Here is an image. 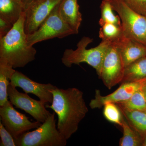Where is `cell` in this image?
I'll return each mask as SVG.
<instances>
[{
    "label": "cell",
    "instance_id": "obj_11",
    "mask_svg": "<svg viewBox=\"0 0 146 146\" xmlns=\"http://www.w3.org/2000/svg\"><path fill=\"white\" fill-rule=\"evenodd\" d=\"M10 84L15 87H20L27 94H34L43 104H52V90L56 86L51 84H41L33 81L23 73L15 71L11 78Z\"/></svg>",
    "mask_w": 146,
    "mask_h": 146
},
{
    "label": "cell",
    "instance_id": "obj_3",
    "mask_svg": "<svg viewBox=\"0 0 146 146\" xmlns=\"http://www.w3.org/2000/svg\"><path fill=\"white\" fill-rule=\"evenodd\" d=\"M93 41L90 37L83 36L77 44V48L75 50H65L61 58L63 65L70 68L73 64L79 65L81 63H86L96 70L99 76L105 55L111 43L102 41L96 47L89 49L86 48Z\"/></svg>",
    "mask_w": 146,
    "mask_h": 146
},
{
    "label": "cell",
    "instance_id": "obj_22",
    "mask_svg": "<svg viewBox=\"0 0 146 146\" xmlns=\"http://www.w3.org/2000/svg\"><path fill=\"white\" fill-rule=\"evenodd\" d=\"M100 9L101 17L99 22L100 26L106 23L121 26L119 16L115 15L114 13L111 0H103L101 4Z\"/></svg>",
    "mask_w": 146,
    "mask_h": 146
},
{
    "label": "cell",
    "instance_id": "obj_2",
    "mask_svg": "<svg viewBox=\"0 0 146 146\" xmlns=\"http://www.w3.org/2000/svg\"><path fill=\"white\" fill-rule=\"evenodd\" d=\"M25 12L5 36L0 38V63L23 68L35 58L36 50L30 46L25 30Z\"/></svg>",
    "mask_w": 146,
    "mask_h": 146
},
{
    "label": "cell",
    "instance_id": "obj_19",
    "mask_svg": "<svg viewBox=\"0 0 146 146\" xmlns=\"http://www.w3.org/2000/svg\"><path fill=\"white\" fill-rule=\"evenodd\" d=\"M16 71L10 65L0 63V106L8 100L7 88Z\"/></svg>",
    "mask_w": 146,
    "mask_h": 146
},
{
    "label": "cell",
    "instance_id": "obj_13",
    "mask_svg": "<svg viewBox=\"0 0 146 146\" xmlns=\"http://www.w3.org/2000/svg\"><path fill=\"white\" fill-rule=\"evenodd\" d=\"M125 67L139 58L146 56V46L124 35L117 43Z\"/></svg>",
    "mask_w": 146,
    "mask_h": 146
},
{
    "label": "cell",
    "instance_id": "obj_6",
    "mask_svg": "<svg viewBox=\"0 0 146 146\" xmlns=\"http://www.w3.org/2000/svg\"><path fill=\"white\" fill-rule=\"evenodd\" d=\"M60 3L53 9L36 31L27 35L29 46H33L36 43L48 39L62 38L76 34L60 16L59 12Z\"/></svg>",
    "mask_w": 146,
    "mask_h": 146
},
{
    "label": "cell",
    "instance_id": "obj_10",
    "mask_svg": "<svg viewBox=\"0 0 146 146\" xmlns=\"http://www.w3.org/2000/svg\"><path fill=\"white\" fill-rule=\"evenodd\" d=\"M62 0H31L25 11V30L27 35L36 31Z\"/></svg>",
    "mask_w": 146,
    "mask_h": 146
},
{
    "label": "cell",
    "instance_id": "obj_29",
    "mask_svg": "<svg viewBox=\"0 0 146 146\" xmlns=\"http://www.w3.org/2000/svg\"><path fill=\"white\" fill-rule=\"evenodd\" d=\"M26 5L28 3H29L31 0H21Z\"/></svg>",
    "mask_w": 146,
    "mask_h": 146
},
{
    "label": "cell",
    "instance_id": "obj_9",
    "mask_svg": "<svg viewBox=\"0 0 146 146\" xmlns=\"http://www.w3.org/2000/svg\"><path fill=\"white\" fill-rule=\"evenodd\" d=\"M7 95L13 105L28 113L37 121L44 122L51 114L40 100L33 99L26 93L19 92L10 84L7 88Z\"/></svg>",
    "mask_w": 146,
    "mask_h": 146
},
{
    "label": "cell",
    "instance_id": "obj_8",
    "mask_svg": "<svg viewBox=\"0 0 146 146\" xmlns=\"http://www.w3.org/2000/svg\"><path fill=\"white\" fill-rule=\"evenodd\" d=\"M9 100L0 107L1 121L14 140L31 129H36L42 125L39 122H31L25 115L13 108Z\"/></svg>",
    "mask_w": 146,
    "mask_h": 146
},
{
    "label": "cell",
    "instance_id": "obj_17",
    "mask_svg": "<svg viewBox=\"0 0 146 146\" xmlns=\"http://www.w3.org/2000/svg\"><path fill=\"white\" fill-rule=\"evenodd\" d=\"M145 80H146V56L126 66L121 83Z\"/></svg>",
    "mask_w": 146,
    "mask_h": 146
},
{
    "label": "cell",
    "instance_id": "obj_25",
    "mask_svg": "<svg viewBox=\"0 0 146 146\" xmlns=\"http://www.w3.org/2000/svg\"><path fill=\"white\" fill-rule=\"evenodd\" d=\"M131 9L146 17V0H123Z\"/></svg>",
    "mask_w": 146,
    "mask_h": 146
},
{
    "label": "cell",
    "instance_id": "obj_23",
    "mask_svg": "<svg viewBox=\"0 0 146 146\" xmlns=\"http://www.w3.org/2000/svg\"><path fill=\"white\" fill-rule=\"evenodd\" d=\"M103 107V115L105 118L110 122L121 126L123 116L117 105L114 103L107 102Z\"/></svg>",
    "mask_w": 146,
    "mask_h": 146
},
{
    "label": "cell",
    "instance_id": "obj_4",
    "mask_svg": "<svg viewBox=\"0 0 146 146\" xmlns=\"http://www.w3.org/2000/svg\"><path fill=\"white\" fill-rule=\"evenodd\" d=\"M55 112L33 131H27L15 140L17 146H65L67 140L59 132L55 119Z\"/></svg>",
    "mask_w": 146,
    "mask_h": 146
},
{
    "label": "cell",
    "instance_id": "obj_24",
    "mask_svg": "<svg viewBox=\"0 0 146 146\" xmlns=\"http://www.w3.org/2000/svg\"><path fill=\"white\" fill-rule=\"evenodd\" d=\"M1 146H16L15 140L11 133L5 128L1 121L0 122Z\"/></svg>",
    "mask_w": 146,
    "mask_h": 146
},
{
    "label": "cell",
    "instance_id": "obj_5",
    "mask_svg": "<svg viewBox=\"0 0 146 146\" xmlns=\"http://www.w3.org/2000/svg\"><path fill=\"white\" fill-rule=\"evenodd\" d=\"M111 2L121 19L124 35L146 46V17L131 9L123 0Z\"/></svg>",
    "mask_w": 146,
    "mask_h": 146
},
{
    "label": "cell",
    "instance_id": "obj_12",
    "mask_svg": "<svg viewBox=\"0 0 146 146\" xmlns=\"http://www.w3.org/2000/svg\"><path fill=\"white\" fill-rule=\"evenodd\" d=\"M145 80L122 83L121 86L112 94L102 96L98 89H96L95 98L91 100L89 106L92 109H100L106 103L121 102L128 100L136 91L141 89Z\"/></svg>",
    "mask_w": 146,
    "mask_h": 146
},
{
    "label": "cell",
    "instance_id": "obj_7",
    "mask_svg": "<svg viewBox=\"0 0 146 146\" xmlns=\"http://www.w3.org/2000/svg\"><path fill=\"white\" fill-rule=\"evenodd\" d=\"M125 66L120 50L114 43L109 45L106 53L99 77L109 89L121 83Z\"/></svg>",
    "mask_w": 146,
    "mask_h": 146
},
{
    "label": "cell",
    "instance_id": "obj_14",
    "mask_svg": "<svg viewBox=\"0 0 146 146\" xmlns=\"http://www.w3.org/2000/svg\"><path fill=\"white\" fill-rule=\"evenodd\" d=\"M60 16L78 34L82 21L77 0H62L59 5Z\"/></svg>",
    "mask_w": 146,
    "mask_h": 146
},
{
    "label": "cell",
    "instance_id": "obj_26",
    "mask_svg": "<svg viewBox=\"0 0 146 146\" xmlns=\"http://www.w3.org/2000/svg\"><path fill=\"white\" fill-rule=\"evenodd\" d=\"M13 25L0 18V38L5 36L13 27Z\"/></svg>",
    "mask_w": 146,
    "mask_h": 146
},
{
    "label": "cell",
    "instance_id": "obj_20",
    "mask_svg": "<svg viewBox=\"0 0 146 146\" xmlns=\"http://www.w3.org/2000/svg\"><path fill=\"white\" fill-rule=\"evenodd\" d=\"M99 37L102 41L111 43H117L123 37L122 29L121 26L106 23L101 26Z\"/></svg>",
    "mask_w": 146,
    "mask_h": 146
},
{
    "label": "cell",
    "instance_id": "obj_27",
    "mask_svg": "<svg viewBox=\"0 0 146 146\" xmlns=\"http://www.w3.org/2000/svg\"><path fill=\"white\" fill-rule=\"evenodd\" d=\"M142 89L144 95H145V98L146 100V80L144 82L142 86Z\"/></svg>",
    "mask_w": 146,
    "mask_h": 146
},
{
    "label": "cell",
    "instance_id": "obj_15",
    "mask_svg": "<svg viewBox=\"0 0 146 146\" xmlns=\"http://www.w3.org/2000/svg\"><path fill=\"white\" fill-rule=\"evenodd\" d=\"M26 7L21 0H0V18L14 25L25 13Z\"/></svg>",
    "mask_w": 146,
    "mask_h": 146
},
{
    "label": "cell",
    "instance_id": "obj_21",
    "mask_svg": "<svg viewBox=\"0 0 146 146\" xmlns=\"http://www.w3.org/2000/svg\"><path fill=\"white\" fill-rule=\"evenodd\" d=\"M116 104L127 109L146 111V100L142 88L135 92L128 100Z\"/></svg>",
    "mask_w": 146,
    "mask_h": 146
},
{
    "label": "cell",
    "instance_id": "obj_16",
    "mask_svg": "<svg viewBox=\"0 0 146 146\" xmlns=\"http://www.w3.org/2000/svg\"><path fill=\"white\" fill-rule=\"evenodd\" d=\"M117 106L129 125L142 138L146 136V111L127 109Z\"/></svg>",
    "mask_w": 146,
    "mask_h": 146
},
{
    "label": "cell",
    "instance_id": "obj_1",
    "mask_svg": "<svg viewBox=\"0 0 146 146\" xmlns=\"http://www.w3.org/2000/svg\"><path fill=\"white\" fill-rule=\"evenodd\" d=\"M52 93V103L45 106L57 115L58 129L68 140L77 131L80 123L88 112L83 93L77 88L62 89L57 87Z\"/></svg>",
    "mask_w": 146,
    "mask_h": 146
},
{
    "label": "cell",
    "instance_id": "obj_18",
    "mask_svg": "<svg viewBox=\"0 0 146 146\" xmlns=\"http://www.w3.org/2000/svg\"><path fill=\"white\" fill-rule=\"evenodd\" d=\"M121 127L123 129V136L120 140V146H142L143 138L129 125L123 116Z\"/></svg>",
    "mask_w": 146,
    "mask_h": 146
},
{
    "label": "cell",
    "instance_id": "obj_28",
    "mask_svg": "<svg viewBox=\"0 0 146 146\" xmlns=\"http://www.w3.org/2000/svg\"><path fill=\"white\" fill-rule=\"evenodd\" d=\"M143 142L142 146H146V136H144L143 138Z\"/></svg>",
    "mask_w": 146,
    "mask_h": 146
}]
</instances>
